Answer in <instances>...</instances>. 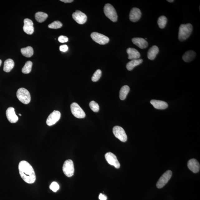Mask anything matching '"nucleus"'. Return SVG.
I'll use <instances>...</instances> for the list:
<instances>
[{"mask_svg":"<svg viewBox=\"0 0 200 200\" xmlns=\"http://www.w3.org/2000/svg\"><path fill=\"white\" fill-rule=\"evenodd\" d=\"M133 44L141 49L146 48L148 46V42L145 39L140 38H135L132 39Z\"/></svg>","mask_w":200,"mask_h":200,"instance_id":"f3484780","label":"nucleus"},{"mask_svg":"<svg viewBox=\"0 0 200 200\" xmlns=\"http://www.w3.org/2000/svg\"><path fill=\"white\" fill-rule=\"evenodd\" d=\"M105 158L107 162L111 165L119 169L120 167V164L117 160L116 156L112 153L108 152L105 155Z\"/></svg>","mask_w":200,"mask_h":200,"instance_id":"9b49d317","label":"nucleus"},{"mask_svg":"<svg viewBox=\"0 0 200 200\" xmlns=\"http://www.w3.org/2000/svg\"><path fill=\"white\" fill-rule=\"evenodd\" d=\"M113 132L115 136L121 142H125L127 141V135L122 127L118 126L114 127Z\"/></svg>","mask_w":200,"mask_h":200,"instance_id":"6e6552de","label":"nucleus"},{"mask_svg":"<svg viewBox=\"0 0 200 200\" xmlns=\"http://www.w3.org/2000/svg\"><path fill=\"white\" fill-rule=\"evenodd\" d=\"M60 1L65 3H71L74 1L73 0H60Z\"/></svg>","mask_w":200,"mask_h":200,"instance_id":"c9c22d12","label":"nucleus"},{"mask_svg":"<svg viewBox=\"0 0 200 200\" xmlns=\"http://www.w3.org/2000/svg\"><path fill=\"white\" fill-rule=\"evenodd\" d=\"M99 198L100 200H107V196L102 193L100 194Z\"/></svg>","mask_w":200,"mask_h":200,"instance_id":"f704fd0d","label":"nucleus"},{"mask_svg":"<svg viewBox=\"0 0 200 200\" xmlns=\"http://www.w3.org/2000/svg\"><path fill=\"white\" fill-rule=\"evenodd\" d=\"M150 103L155 108L158 109H164L168 107V103L166 102L160 100H152L150 101Z\"/></svg>","mask_w":200,"mask_h":200,"instance_id":"a211bd4d","label":"nucleus"},{"mask_svg":"<svg viewBox=\"0 0 200 200\" xmlns=\"http://www.w3.org/2000/svg\"><path fill=\"white\" fill-rule=\"evenodd\" d=\"M89 106L92 110L94 112H97L99 111V105L95 101H92L90 102Z\"/></svg>","mask_w":200,"mask_h":200,"instance_id":"7c9ffc66","label":"nucleus"},{"mask_svg":"<svg viewBox=\"0 0 200 200\" xmlns=\"http://www.w3.org/2000/svg\"><path fill=\"white\" fill-rule=\"evenodd\" d=\"M60 51L62 52H66L68 50V47L66 45H62L60 46Z\"/></svg>","mask_w":200,"mask_h":200,"instance_id":"72a5a7b5","label":"nucleus"},{"mask_svg":"<svg viewBox=\"0 0 200 200\" xmlns=\"http://www.w3.org/2000/svg\"><path fill=\"white\" fill-rule=\"evenodd\" d=\"M72 17L76 22L79 24H83L87 21V17L85 13L77 10L72 14Z\"/></svg>","mask_w":200,"mask_h":200,"instance_id":"f8f14e48","label":"nucleus"},{"mask_svg":"<svg viewBox=\"0 0 200 200\" xmlns=\"http://www.w3.org/2000/svg\"><path fill=\"white\" fill-rule=\"evenodd\" d=\"M188 166L189 169L194 173H198L199 171L200 164L195 159H192L188 161Z\"/></svg>","mask_w":200,"mask_h":200,"instance_id":"dca6fc26","label":"nucleus"},{"mask_svg":"<svg viewBox=\"0 0 200 200\" xmlns=\"http://www.w3.org/2000/svg\"><path fill=\"white\" fill-rule=\"evenodd\" d=\"M102 76V71L101 70L98 69L94 73L92 76V80L93 82H96Z\"/></svg>","mask_w":200,"mask_h":200,"instance_id":"c756f323","label":"nucleus"},{"mask_svg":"<svg viewBox=\"0 0 200 200\" xmlns=\"http://www.w3.org/2000/svg\"><path fill=\"white\" fill-rule=\"evenodd\" d=\"M23 30L27 34H33L34 32V27H33V23L32 20L27 18L24 19Z\"/></svg>","mask_w":200,"mask_h":200,"instance_id":"2eb2a0df","label":"nucleus"},{"mask_svg":"<svg viewBox=\"0 0 200 200\" xmlns=\"http://www.w3.org/2000/svg\"><path fill=\"white\" fill-rule=\"evenodd\" d=\"M91 36L93 41L100 45L106 44L109 41V39L107 36L99 33H92Z\"/></svg>","mask_w":200,"mask_h":200,"instance_id":"1a4fd4ad","label":"nucleus"},{"mask_svg":"<svg viewBox=\"0 0 200 200\" xmlns=\"http://www.w3.org/2000/svg\"><path fill=\"white\" fill-rule=\"evenodd\" d=\"M130 91L129 86L125 85L121 87L119 93V98L121 100H124L126 98L127 94Z\"/></svg>","mask_w":200,"mask_h":200,"instance_id":"b1692460","label":"nucleus"},{"mask_svg":"<svg viewBox=\"0 0 200 200\" xmlns=\"http://www.w3.org/2000/svg\"><path fill=\"white\" fill-rule=\"evenodd\" d=\"M58 40L60 43H64L68 42V37L62 35L59 37Z\"/></svg>","mask_w":200,"mask_h":200,"instance_id":"473e14b6","label":"nucleus"},{"mask_svg":"<svg viewBox=\"0 0 200 200\" xmlns=\"http://www.w3.org/2000/svg\"><path fill=\"white\" fill-rule=\"evenodd\" d=\"M17 98L21 103L25 104H28L31 101L30 93L24 88H21L17 90Z\"/></svg>","mask_w":200,"mask_h":200,"instance_id":"7ed1b4c3","label":"nucleus"},{"mask_svg":"<svg viewBox=\"0 0 200 200\" xmlns=\"http://www.w3.org/2000/svg\"><path fill=\"white\" fill-rule=\"evenodd\" d=\"M21 52L23 56L27 58H30L33 54V50L32 47L28 46L26 48H21Z\"/></svg>","mask_w":200,"mask_h":200,"instance_id":"393cba45","label":"nucleus"},{"mask_svg":"<svg viewBox=\"0 0 200 200\" xmlns=\"http://www.w3.org/2000/svg\"><path fill=\"white\" fill-rule=\"evenodd\" d=\"M167 22V19L164 16H161L158 19V24L161 29H164L165 27Z\"/></svg>","mask_w":200,"mask_h":200,"instance_id":"cd10ccee","label":"nucleus"},{"mask_svg":"<svg viewBox=\"0 0 200 200\" xmlns=\"http://www.w3.org/2000/svg\"><path fill=\"white\" fill-rule=\"evenodd\" d=\"M48 17L47 14L41 12H37L35 15V18L39 23H42L45 21Z\"/></svg>","mask_w":200,"mask_h":200,"instance_id":"a878e982","label":"nucleus"},{"mask_svg":"<svg viewBox=\"0 0 200 200\" xmlns=\"http://www.w3.org/2000/svg\"><path fill=\"white\" fill-rule=\"evenodd\" d=\"M2 63V60H0V66H1V65Z\"/></svg>","mask_w":200,"mask_h":200,"instance_id":"4c0bfd02","label":"nucleus"},{"mask_svg":"<svg viewBox=\"0 0 200 200\" xmlns=\"http://www.w3.org/2000/svg\"><path fill=\"white\" fill-rule=\"evenodd\" d=\"M196 54L193 50H190L186 52L182 56V59L184 61L189 62L192 61L195 58Z\"/></svg>","mask_w":200,"mask_h":200,"instance_id":"412c9836","label":"nucleus"},{"mask_svg":"<svg viewBox=\"0 0 200 200\" xmlns=\"http://www.w3.org/2000/svg\"><path fill=\"white\" fill-rule=\"evenodd\" d=\"M62 169L64 174L67 177H70L73 176L74 169L72 160H66L63 166Z\"/></svg>","mask_w":200,"mask_h":200,"instance_id":"39448f33","label":"nucleus"},{"mask_svg":"<svg viewBox=\"0 0 200 200\" xmlns=\"http://www.w3.org/2000/svg\"><path fill=\"white\" fill-rule=\"evenodd\" d=\"M19 173L21 177L26 183H34L36 177L32 166L26 161H21L19 164Z\"/></svg>","mask_w":200,"mask_h":200,"instance_id":"f257e3e1","label":"nucleus"},{"mask_svg":"<svg viewBox=\"0 0 200 200\" xmlns=\"http://www.w3.org/2000/svg\"><path fill=\"white\" fill-rule=\"evenodd\" d=\"M70 109L72 114L76 118H83L86 116L85 112L77 103H72L70 105Z\"/></svg>","mask_w":200,"mask_h":200,"instance_id":"423d86ee","label":"nucleus"},{"mask_svg":"<svg viewBox=\"0 0 200 200\" xmlns=\"http://www.w3.org/2000/svg\"><path fill=\"white\" fill-rule=\"evenodd\" d=\"M50 189L55 193H56L60 189V186L56 182H53L50 187Z\"/></svg>","mask_w":200,"mask_h":200,"instance_id":"2f4dec72","label":"nucleus"},{"mask_svg":"<svg viewBox=\"0 0 200 200\" xmlns=\"http://www.w3.org/2000/svg\"><path fill=\"white\" fill-rule=\"evenodd\" d=\"M61 117L60 111L55 110L49 116L46 120V124L49 126H52L59 121Z\"/></svg>","mask_w":200,"mask_h":200,"instance_id":"9d476101","label":"nucleus"},{"mask_svg":"<svg viewBox=\"0 0 200 200\" xmlns=\"http://www.w3.org/2000/svg\"><path fill=\"white\" fill-rule=\"evenodd\" d=\"M142 16V12L137 7H133L131 9L129 13V19L132 22L138 21Z\"/></svg>","mask_w":200,"mask_h":200,"instance_id":"ddd939ff","label":"nucleus"},{"mask_svg":"<svg viewBox=\"0 0 200 200\" xmlns=\"http://www.w3.org/2000/svg\"><path fill=\"white\" fill-rule=\"evenodd\" d=\"M62 24L59 21H55L53 22L48 25L49 28L52 29H58L61 28L62 26Z\"/></svg>","mask_w":200,"mask_h":200,"instance_id":"c85d7f7f","label":"nucleus"},{"mask_svg":"<svg viewBox=\"0 0 200 200\" xmlns=\"http://www.w3.org/2000/svg\"><path fill=\"white\" fill-rule=\"evenodd\" d=\"M19 116H21V114H19Z\"/></svg>","mask_w":200,"mask_h":200,"instance_id":"58836bf2","label":"nucleus"},{"mask_svg":"<svg viewBox=\"0 0 200 200\" xmlns=\"http://www.w3.org/2000/svg\"><path fill=\"white\" fill-rule=\"evenodd\" d=\"M143 61V60L141 59L132 60L126 64L127 69L129 71H131L134 69L135 67L140 65V64H142Z\"/></svg>","mask_w":200,"mask_h":200,"instance_id":"4be33fe9","label":"nucleus"},{"mask_svg":"<svg viewBox=\"0 0 200 200\" xmlns=\"http://www.w3.org/2000/svg\"><path fill=\"white\" fill-rule=\"evenodd\" d=\"M126 52L128 55L129 60L139 59L140 58V53L136 49L133 48H128L127 49Z\"/></svg>","mask_w":200,"mask_h":200,"instance_id":"6ab92c4d","label":"nucleus"},{"mask_svg":"<svg viewBox=\"0 0 200 200\" xmlns=\"http://www.w3.org/2000/svg\"><path fill=\"white\" fill-rule=\"evenodd\" d=\"M172 175V172L171 170H168L164 172L157 183V187L160 189L164 187L169 181Z\"/></svg>","mask_w":200,"mask_h":200,"instance_id":"0eeeda50","label":"nucleus"},{"mask_svg":"<svg viewBox=\"0 0 200 200\" xmlns=\"http://www.w3.org/2000/svg\"><path fill=\"white\" fill-rule=\"evenodd\" d=\"M6 116L8 120L11 123H15L18 120V117L16 114L15 109L13 107H9L6 111Z\"/></svg>","mask_w":200,"mask_h":200,"instance_id":"4468645a","label":"nucleus"},{"mask_svg":"<svg viewBox=\"0 0 200 200\" xmlns=\"http://www.w3.org/2000/svg\"><path fill=\"white\" fill-rule=\"evenodd\" d=\"M15 63L11 59H8L5 61L4 64L3 70L5 72H9L14 67Z\"/></svg>","mask_w":200,"mask_h":200,"instance_id":"5701e85b","label":"nucleus"},{"mask_svg":"<svg viewBox=\"0 0 200 200\" xmlns=\"http://www.w3.org/2000/svg\"><path fill=\"white\" fill-rule=\"evenodd\" d=\"M193 31V26L191 23L182 24L179 27L178 39L183 42L189 38Z\"/></svg>","mask_w":200,"mask_h":200,"instance_id":"f03ea898","label":"nucleus"},{"mask_svg":"<svg viewBox=\"0 0 200 200\" xmlns=\"http://www.w3.org/2000/svg\"><path fill=\"white\" fill-rule=\"evenodd\" d=\"M104 12L108 18L113 22H116L117 19V15L116 11L113 6L110 4H106L104 7Z\"/></svg>","mask_w":200,"mask_h":200,"instance_id":"20e7f679","label":"nucleus"},{"mask_svg":"<svg viewBox=\"0 0 200 200\" xmlns=\"http://www.w3.org/2000/svg\"><path fill=\"white\" fill-rule=\"evenodd\" d=\"M32 62L31 61H27L21 70L22 73L24 74L30 73L32 70Z\"/></svg>","mask_w":200,"mask_h":200,"instance_id":"bb28decb","label":"nucleus"},{"mask_svg":"<svg viewBox=\"0 0 200 200\" xmlns=\"http://www.w3.org/2000/svg\"><path fill=\"white\" fill-rule=\"evenodd\" d=\"M159 52V49L156 45L153 46L148 51V58L149 60H153L155 59L156 57Z\"/></svg>","mask_w":200,"mask_h":200,"instance_id":"aec40b11","label":"nucleus"},{"mask_svg":"<svg viewBox=\"0 0 200 200\" xmlns=\"http://www.w3.org/2000/svg\"><path fill=\"white\" fill-rule=\"evenodd\" d=\"M167 1L170 3L173 2H174V0H167Z\"/></svg>","mask_w":200,"mask_h":200,"instance_id":"e433bc0d","label":"nucleus"}]
</instances>
